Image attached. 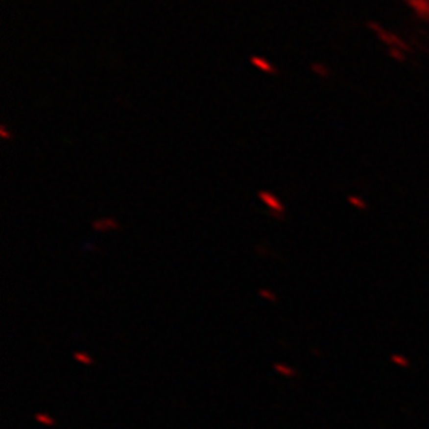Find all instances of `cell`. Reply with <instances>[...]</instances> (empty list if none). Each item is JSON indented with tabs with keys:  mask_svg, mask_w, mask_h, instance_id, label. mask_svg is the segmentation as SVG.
Segmentation results:
<instances>
[{
	"mask_svg": "<svg viewBox=\"0 0 429 429\" xmlns=\"http://www.w3.org/2000/svg\"><path fill=\"white\" fill-rule=\"evenodd\" d=\"M93 229L94 231H99V232H107V231L119 229V224H118V221L113 219V218H102V219L94 221V223H93Z\"/></svg>",
	"mask_w": 429,
	"mask_h": 429,
	"instance_id": "3957f363",
	"label": "cell"
},
{
	"mask_svg": "<svg viewBox=\"0 0 429 429\" xmlns=\"http://www.w3.org/2000/svg\"><path fill=\"white\" fill-rule=\"evenodd\" d=\"M0 135H2V137H3L5 140H11V139H13V135H11L8 131H6V129H5V126H2V127H0Z\"/></svg>",
	"mask_w": 429,
	"mask_h": 429,
	"instance_id": "9c48e42d",
	"label": "cell"
},
{
	"mask_svg": "<svg viewBox=\"0 0 429 429\" xmlns=\"http://www.w3.org/2000/svg\"><path fill=\"white\" fill-rule=\"evenodd\" d=\"M348 202L352 204L353 207H356L358 210H364L367 207V204L364 202V200L361 199V197H358V196H350L348 197Z\"/></svg>",
	"mask_w": 429,
	"mask_h": 429,
	"instance_id": "8992f818",
	"label": "cell"
},
{
	"mask_svg": "<svg viewBox=\"0 0 429 429\" xmlns=\"http://www.w3.org/2000/svg\"><path fill=\"white\" fill-rule=\"evenodd\" d=\"M250 62L253 64L255 67H258L259 70L265 72V73H270V75H278L280 72L277 70L275 66H272V64L265 59V57H261V56H251L250 57Z\"/></svg>",
	"mask_w": 429,
	"mask_h": 429,
	"instance_id": "7a4b0ae2",
	"label": "cell"
},
{
	"mask_svg": "<svg viewBox=\"0 0 429 429\" xmlns=\"http://www.w3.org/2000/svg\"><path fill=\"white\" fill-rule=\"evenodd\" d=\"M274 369H275L280 375H285V377H294V375H296V370H294V369H292V367H288V366H285V364H282V362H275V364H274Z\"/></svg>",
	"mask_w": 429,
	"mask_h": 429,
	"instance_id": "277c9868",
	"label": "cell"
},
{
	"mask_svg": "<svg viewBox=\"0 0 429 429\" xmlns=\"http://www.w3.org/2000/svg\"><path fill=\"white\" fill-rule=\"evenodd\" d=\"M35 420L37 421H40V423H43V425H54V420L49 417V415H47V413H37L35 415Z\"/></svg>",
	"mask_w": 429,
	"mask_h": 429,
	"instance_id": "52a82bcc",
	"label": "cell"
},
{
	"mask_svg": "<svg viewBox=\"0 0 429 429\" xmlns=\"http://www.w3.org/2000/svg\"><path fill=\"white\" fill-rule=\"evenodd\" d=\"M259 296L264 297V299H267V301H270V302H277V296H275L272 291L265 289V288H261V289H259Z\"/></svg>",
	"mask_w": 429,
	"mask_h": 429,
	"instance_id": "ba28073f",
	"label": "cell"
},
{
	"mask_svg": "<svg viewBox=\"0 0 429 429\" xmlns=\"http://www.w3.org/2000/svg\"><path fill=\"white\" fill-rule=\"evenodd\" d=\"M73 359H75L76 362L84 364V366H91V364L94 362V361H93V358H91L88 353H83V352H76V353H73Z\"/></svg>",
	"mask_w": 429,
	"mask_h": 429,
	"instance_id": "5b68a950",
	"label": "cell"
},
{
	"mask_svg": "<svg viewBox=\"0 0 429 429\" xmlns=\"http://www.w3.org/2000/svg\"><path fill=\"white\" fill-rule=\"evenodd\" d=\"M258 197L261 199L262 202L269 207L270 212L277 213V214H278V218H280V214H283L285 207H283V204H282V200L278 199L274 192H270V191H259V192H258Z\"/></svg>",
	"mask_w": 429,
	"mask_h": 429,
	"instance_id": "6da1fadb",
	"label": "cell"
}]
</instances>
